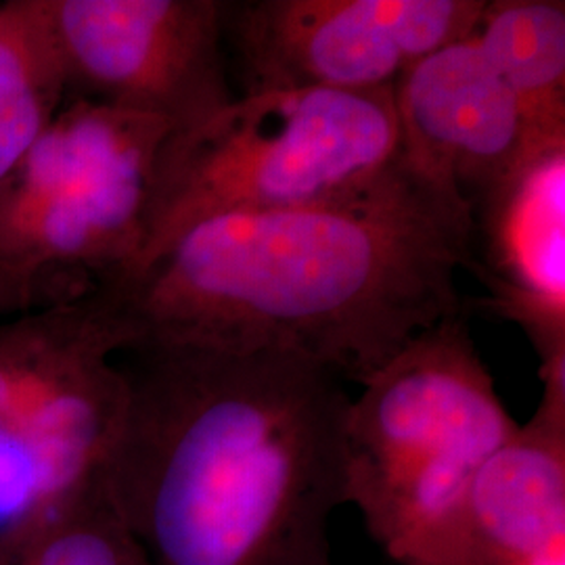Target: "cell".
Here are the masks:
<instances>
[{"instance_id": "9a60e30c", "label": "cell", "mask_w": 565, "mask_h": 565, "mask_svg": "<svg viewBox=\"0 0 565 565\" xmlns=\"http://www.w3.org/2000/svg\"><path fill=\"white\" fill-rule=\"evenodd\" d=\"M97 282L53 273H28L0 266V321L23 312L65 302L93 291Z\"/></svg>"}, {"instance_id": "4fadbf2b", "label": "cell", "mask_w": 565, "mask_h": 565, "mask_svg": "<svg viewBox=\"0 0 565 565\" xmlns=\"http://www.w3.org/2000/svg\"><path fill=\"white\" fill-rule=\"evenodd\" d=\"M70 99L46 0L0 4V184Z\"/></svg>"}, {"instance_id": "277c9868", "label": "cell", "mask_w": 565, "mask_h": 565, "mask_svg": "<svg viewBox=\"0 0 565 565\" xmlns=\"http://www.w3.org/2000/svg\"><path fill=\"white\" fill-rule=\"evenodd\" d=\"M396 158L394 86L235 97L202 124L166 137L141 258L126 277L195 224L327 200L375 179Z\"/></svg>"}, {"instance_id": "8fae6325", "label": "cell", "mask_w": 565, "mask_h": 565, "mask_svg": "<svg viewBox=\"0 0 565 565\" xmlns=\"http://www.w3.org/2000/svg\"><path fill=\"white\" fill-rule=\"evenodd\" d=\"M534 417L499 446L467 490L461 565H499L565 541V366L541 371Z\"/></svg>"}, {"instance_id": "7c38bea8", "label": "cell", "mask_w": 565, "mask_h": 565, "mask_svg": "<svg viewBox=\"0 0 565 565\" xmlns=\"http://www.w3.org/2000/svg\"><path fill=\"white\" fill-rule=\"evenodd\" d=\"M520 103L534 137L565 142V4L486 0L471 32Z\"/></svg>"}, {"instance_id": "5b68a950", "label": "cell", "mask_w": 565, "mask_h": 565, "mask_svg": "<svg viewBox=\"0 0 565 565\" xmlns=\"http://www.w3.org/2000/svg\"><path fill=\"white\" fill-rule=\"evenodd\" d=\"M135 335L93 291L0 321V530L102 480L128 401Z\"/></svg>"}, {"instance_id": "52a82bcc", "label": "cell", "mask_w": 565, "mask_h": 565, "mask_svg": "<svg viewBox=\"0 0 565 565\" xmlns=\"http://www.w3.org/2000/svg\"><path fill=\"white\" fill-rule=\"evenodd\" d=\"M486 0H224L243 95L373 90L471 36Z\"/></svg>"}, {"instance_id": "3957f363", "label": "cell", "mask_w": 565, "mask_h": 565, "mask_svg": "<svg viewBox=\"0 0 565 565\" xmlns=\"http://www.w3.org/2000/svg\"><path fill=\"white\" fill-rule=\"evenodd\" d=\"M350 401L345 503L403 565H461L467 490L518 429L467 327V310L417 333Z\"/></svg>"}, {"instance_id": "ba28073f", "label": "cell", "mask_w": 565, "mask_h": 565, "mask_svg": "<svg viewBox=\"0 0 565 565\" xmlns=\"http://www.w3.org/2000/svg\"><path fill=\"white\" fill-rule=\"evenodd\" d=\"M70 99L189 130L233 102L224 0H46Z\"/></svg>"}, {"instance_id": "2e32d148", "label": "cell", "mask_w": 565, "mask_h": 565, "mask_svg": "<svg viewBox=\"0 0 565 565\" xmlns=\"http://www.w3.org/2000/svg\"><path fill=\"white\" fill-rule=\"evenodd\" d=\"M499 565H565V541L546 546L539 553H532V555Z\"/></svg>"}, {"instance_id": "5bb4252c", "label": "cell", "mask_w": 565, "mask_h": 565, "mask_svg": "<svg viewBox=\"0 0 565 565\" xmlns=\"http://www.w3.org/2000/svg\"><path fill=\"white\" fill-rule=\"evenodd\" d=\"M0 565H153L102 480L0 530Z\"/></svg>"}, {"instance_id": "7a4b0ae2", "label": "cell", "mask_w": 565, "mask_h": 565, "mask_svg": "<svg viewBox=\"0 0 565 565\" xmlns=\"http://www.w3.org/2000/svg\"><path fill=\"white\" fill-rule=\"evenodd\" d=\"M102 486L153 565H329L350 396L285 352L145 343Z\"/></svg>"}, {"instance_id": "30bf717a", "label": "cell", "mask_w": 565, "mask_h": 565, "mask_svg": "<svg viewBox=\"0 0 565 565\" xmlns=\"http://www.w3.org/2000/svg\"><path fill=\"white\" fill-rule=\"evenodd\" d=\"M473 273L488 289L471 302L520 324L541 371L565 366V145L546 147L473 205Z\"/></svg>"}, {"instance_id": "9c48e42d", "label": "cell", "mask_w": 565, "mask_h": 565, "mask_svg": "<svg viewBox=\"0 0 565 565\" xmlns=\"http://www.w3.org/2000/svg\"><path fill=\"white\" fill-rule=\"evenodd\" d=\"M398 153L406 168L473 212L492 189L546 147L471 36L411 65L394 82Z\"/></svg>"}, {"instance_id": "8992f818", "label": "cell", "mask_w": 565, "mask_h": 565, "mask_svg": "<svg viewBox=\"0 0 565 565\" xmlns=\"http://www.w3.org/2000/svg\"><path fill=\"white\" fill-rule=\"evenodd\" d=\"M172 128L67 99L0 184V266L118 281L141 258L156 160Z\"/></svg>"}, {"instance_id": "6da1fadb", "label": "cell", "mask_w": 565, "mask_h": 565, "mask_svg": "<svg viewBox=\"0 0 565 565\" xmlns=\"http://www.w3.org/2000/svg\"><path fill=\"white\" fill-rule=\"evenodd\" d=\"M473 212L398 158L340 195L191 226L120 281L103 282L137 345L285 352L364 384L406 343L463 312ZM130 348V350H132Z\"/></svg>"}]
</instances>
